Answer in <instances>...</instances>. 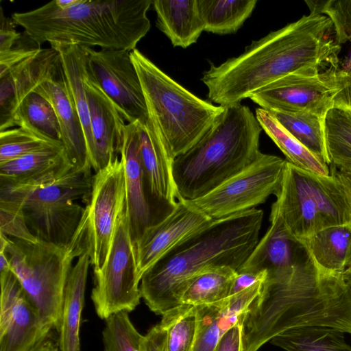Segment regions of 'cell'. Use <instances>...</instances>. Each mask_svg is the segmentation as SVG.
<instances>
[{
    "label": "cell",
    "mask_w": 351,
    "mask_h": 351,
    "mask_svg": "<svg viewBox=\"0 0 351 351\" xmlns=\"http://www.w3.org/2000/svg\"><path fill=\"white\" fill-rule=\"evenodd\" d=\"M262 130L249 107L241 104L224 107L208 132L173 159L178 199L199 198L252 164L261 153Z\"/></svg>",
    "instance_id": "cell-5"
},
{
    "label": "cell",
    "mask_w": 351,
    "mask_h": 351,
    "mask_svg": "<svg viewBox=\"0 0 351 351\" xmlns=\"http://www.w3.org/2000/svg\"><path fill=\"white\" fill-rule=\"evenodd\" d=\"M135 123L139 156L149 193L156 203L175 208L178 199L172 174L173 158L165 141L150 119L145 123Z\"/></svg>",
    "instance_id": "cell-21"
},
{
    "label": "cell",
    "mask_w": 351,
    "mask_h": 351,
    "mask_svg": "<svg viewBox=\"0 0 351 351\" xmlns=\"http://www.w3.org/2000/svg\"><path fill=\"white\" fill-rule=\"evenodd\" d=\"M296 140L327 165L325 118L307 112L269 111Z\"/></svg>",
    "instance_id": "cell-30"
},
{
    "label": "cell",
    "mask_w": 351,
    "mask_h": 351,
    "mask_svg": "<svg viewBox=\"0 0 351 351\" xmlns=\"http://www.w3.org/2000/svg\"><path fill=\"white\" fill-rule=\"evenodd\" d=\"M263 219L255 208L213 220L172 248L141 279L149 308L162 316L181 306L186 287L205 269L228 266L238 272L259 241Z\"/></svg>",
    "instance_id": "cell-3"
},
{
    "label": "cell",
    "mask_w": 351,
    "mask_h": 351,
    "mask_svg": "<svg viewBox=\"0 0 351 351\" xmlns=\"http://www.w3.org/2000/svg\"><path fill=\"white\" fill-rule=\"evenodd\" d=\"M94 175L91 169H74L63 177L43 184L26 186L0 182V190L22 205L26 223L39 240L59 246L68 245L77 230L88 204Z\"/></svg>",
    "instance_id": "cell-9"
},
{
    "label": "cell",
    "mask_w": 351,
    "mask_h": 351,
    "mask_svg": "<svg viewBox=\"0 0 351 351\" xmlns=\"http://www.w3.org/2000/svg\"><path fill=\"white\" fill-rule=\"evenodd\" d=\"M243 324L239 322L227 330L213 351H243Z\"/></svg>",
    "instance_id": "cell-43"
},
{
    "label": "cell",
    "mask_w": 351,
    "mask_h": 351,
    "mask_svg": "<svg viewBox=\"0 0 351 351\" xmlns=\"http://www.w3.org/2000/svg\"><path fill=\"white\" fill-rule=\"evenodd\" d=\"M71 243L66 246L38 239L36 242L11 239L0 232V250L30 302L48 328L59 327L64 292L73 261L89 247L88 208Z\"/></svg>",
    "instance_id": "cell-6"
},
{
    "label": "cell",
    "mask_w": 351,
    "mask_h": 351,
    "mask_svg": "<svg viewBox=\"0 0 351 351\" xmlns=\"http://www.w3.org/2000/svg\"><path fill=\"white\" fill-rule=\"evenodd\" d=\"M125 204L123 162L116 158L96 172L88 204V241L90 265L100 269L106 262L117 219Z\"/></svg>",
    "instance_id": "cell-13"
},
{
    "label": "cell",
    "mask_w": 351,
    "mask_h": 351,
    "mask_svg": "<svg viewBox=\"0 0 351 351\" xmlns=\"http://www.w3.org/2000/svg\"><path fill=\"white\" fill-rule=\"evenodd\" d=\"M257 0H197L204 31L217 34L235 33L250 16Z\"/></svg>",
    "instance_id": "cell-31"
},
{
    "label": "cell",
    "mask_w": 351,
    "mask_h": 351,
    "mask_svg": "<svg viewBox=\"0 0 351 351\" xmlns=\"http://www.w3.org/2000/svg\"><path fill=\"white\" fill-rule=\"evenodd\" d=\"M91 292L97 315L102 319L132 311L141 298L134 245L125 204L117 219L111 245L104 265L94 269Z\"/></svg>",
    "instance_id": "cell-10"
},
{
    "label": "cell",
    "mask_w": 351,
    "mask_h": 351,
    "mask_svg": "<svg viewBox=\"0 0 351 351\" xmlns=\"http://www.w3.org/2000/svg\"><path fill=\"white\" fill-rule=\"evenodd\" d=\"M343 88L334 99L333 108L351 112V65L340 69Z\"/></svg>",
    "instance_id": "cell-44"
},
{
    "label": "cell",
    "mask_w": 351,
    "mask_h": 351,
    "mask_svg": "<svg viewBox=\"0 0 351 351\" xmlns=\"http://www.w3.org/2000/svg\"><path fill=\"white\" fill-rule=\"evenodd\" d=\"M310 13L327 16L331 21L339 45L351 41V1H306Z\"/></svg>",
    "instance_id": "cell-39"
},
{
    "label": "cell",
    "mask_w": 351,
    "mask_h": 351,
    "mask_svg": "<svg viewBox=\"0 0 351 351\" xmlns=\"http://www.w3.org/2000/svg\"><path fill=\"white\" fill-rule=\"evenodd\" d=\"M152 0L55 1L12 18L39 45L45 42L132 51L149 32Z\"/></svg>",
    "instance_id": "cell-4"
},
{
    "label": "cell",
    "mask_w": 351,
    "mask_h": 351,
    "mask_svg": "<svg viewBox=\"0 0 351 351\" xmlns=\"http://www.w3.org/2000/svg\"><path fill=\"white\" fill-rule=\"evenodd\" d=\"M213 220L186 201L178 200L173 210L147 228L134 246L139 281L143 274L172 248Z\"/></svg>",
    "instance_id": "cell-18"
},
{
    "label": "cell",
    "mask_w": 351,
    "mask_h": 351,
    "mask_svg": "<svg viewBox=\"0 0 351 351\" xmlns=\"http://www.w3.org/2000/svg\"><path fill=\"white\" fill-rule=\"evenodd\" d=\"M152 5L157 27L174 47H189L204 31L197 0H154Z\"/></svg>",
    "instance_id": "cell-26"
},
{
    "label": "cell",
    "mask_w": 351,
    "mask_h": 351,
    "mask_svg": "<svg viewBox=\"0 0 351 351\" xmlns=\"http://www.w3.org/2000/svg\"><path fill=\"white\" fill-rule=\"evenodd\" d=\"M325 134L330 165L351 174V120L345 111L332 108L328 112Z\"/></svg>",
    "instance_id": "cell-34"
},
{
    "label": "cell",
    "mask_w": 351,
    "mask_h": 351,
    "mask_svg": "<svg viewBox=\"0 0 351 351\" xmlns=\"http://www.w3.org/2000/svg\"><path fill=\"white\" fill-rule=\"evenodd\" d=\"M39 46L25 31L10 50L0 53V74L36 53Z\"/></svg>",
    "instance_id": "cell-40"
},
{
    "label": "cell",
    "mask_w": 351,
    "mask_h": 351,
    "mask_svg": "<svg viewBox=\"0 0 351 351\" xmlns=\"http://www.w3.org/2000/svg\"><path fill=\"white\" fill-rule=\"evenodd\" d=\"M330 171V176H322L287 161L280 191L271 210L298 241L324 228L351 223L344 186Z\"/></svg>",
    "instance_id": "cell-8"
},
{
    "label": "cell",
    "mask_w": 351,
    "mask_h": 351,
    "mask_svg": "<svg viewBox=\"0 0 351 351\" xmlns=\"http://www.w3.org/2000/svg\"><path fill=\"white\" fill-rule=\"evenodd\" d=\"M0 351H32L49 338L51 328L10 271L0 275Z\"/></svg>",
    "instance_id": "cell-15"
},
{
    "label": "cell",
    "mask_w": 351,
    "mask_h": 351,
    "mask_svg": "<svg viewBox=\"0 0 351 351\" xmlns=\"http://www.w3.org/2000/svg\"><path fill=\"white\" fill-rule=\"evenodd\" d=\"M60 60L56 49L41 48L0 74V132L15 126L14 115L19 104L49 76Z\"/></svg>",
    "instance_id": "cell-20"
},
{
    "label": "cell",
    "mask_w": 351,
    "mask_h": 351,
    "mask_svg": "<svg viewBox=\"0 0 351 351\" xmlns=\"http://www.w3.org/2000/svg\"><path fill=\"white\" fill-rule=\"evenodd\" d=\"M286 163L278 156L261 152L242 171L206 195L186 202L214 220L255 208L271 195L278 196Z\"/></svg>",
    "instance_id": "cell-11"
},
{
    "label": "cell",
    "mask_w": 351,
    "mask_h": 351,
    "mask_svg": "<svg viewBox=\"0 0 351 351\" xmlns=\"http://www.w3.org/2000/svg\"><path fill=\"white\" fill-rule=\"evenodd\" d=\"M350 65H351V56H350L349 60H348L346 66H345L344 67L348 66H350Z\"/></svg>",
    "instance_id": "cell-50"
},
{
    "label": "cell",
    "mask_w": 351,
    "mask_h": 351,
    "mask_svg": "<svg viewBox=\"0 0 351 351\" xmlns=\"http://www.w3.org/2000/svg\"><path fill=\"white\" fill-rule=\"evenodd\" d=\"M343 85L339 66L302 70L272 82L250 99L267 111L307 112L325 118Z\"/></svg>",
    "instance_id": "cell-12"
},
{
    "label": "cell",
    "mask_w": 351,
    "mask_h": 351,
    "mask_svg": "<svg viewBox=\"0 0 351 351\" xmlns=\"http://www.w3.org/2000/svg\"><path fill=\"white\" fill-rule=\"evenodd\" d=\"M270 342L286 351H351V346L339 330L319 326L287 330Z\"/></svg>",
    "instance_id": "cell-29"
},
{
    "label": "cell",
    "mask_w": 351,
    "mask_h": 351,
    "mask_svg": "<svg viewBox=\"0 0 351 351\" xmlns=\"http://www.w3.org/2000/svg\"><path fill=\"white\" fill-rule=\"evenodd\" d=\"M264 282H258L221 301L195 306L198 324L193 351H213L227 330L238 322H244Z\"/></svg>",
    "instance_id": "cell-23"
},
{
    "label": "cell",
    "mask_w": 351,
    "mask_h": 351,
    "mask_svg": "<svg viewBox=\"0 0 351 351\" xmlns=\"http://www.w3.org/2000/svg\"><path fill=\"white\" fill-rule=\"evenodd\" d=\"M267 278V272L265 271L254 272H239L234 280L230 295L239 293L256 283L265 281Z\"/></svg>",
    "instance_id": "cell-45"
},
{
    "label": "cell",
    "mask_w": 351,
    "mask_h": 351,
    "mask_svg": "<svg viewBox=\"0 0 351 351\" xmlns=\"http://www.w3.org/2000/svg\"><path fill=\"white\" fill-rule=\"evenodd\" d=\"M89 265L88 247L77 258L66 280L58 329L60 351H80V326Z\"/></svg>",
    "instance_id": "cell-25"
},
{
    "label": "cell",
    "mask_w": 351,
    "mask_h": 351,
    "mask_svg": "<svg viewBox=\"0 0 351 351\" xmlns=\"http://www.w3.org/2000/svg\"><path fill=\"white\" fill-rule=\"evenodd\" d=\"M237 271L228 266L210 267L194 277L184 290L182 304L197 306L221 301L230 295Z\"/></svg>",
    "instance_id": "cell-32"
},
{
    "label": "cell",
    "mask_w": 351,
    "mask_h": 351,
    "mask_svg": "<svg viewBox=\"0 0 351 351\" xmlns=\"http://www.w3.org/2000/svg\"><path fill=\"white\" fill-rule=\"evenodd\" d=\"M340 51L330 19L310 13L252 41L237 57L217 66L210 62L201 80L210 101L230 106L289 73L337 66Z\"/></svg>",
    "instance_id": "cell-1"
},
{
    "label": "cell",
    "mask_w": 351,
    "mask_h": 351,
    "mask_svg": "<svg viewBox=\"0 0 351 351\" xmlns=\"http://www.w3.org/2000/svg\"><path fill=\"white\" fill-rule=\"evenodd\" d=\"M161 322L167 328L168 351H193L198 324L195 306L182 304L162 315Z\"/></svg>",
    "instance_id": "cell-35"
},
{
    "label": "cell",
    "mask_w": 351,
    "mask_h": 351,
    "mask_svg": "<svg viewBox=\"0 0 351 351\" xmlns=\"http://www.w3.org/2000/svg\"><path fill=\"white\" fill-rule=\"evenodd\" d=\"M105 321L102 331L104 351H139L142 335L132 323L128 312L115 313Z\"/></svg>",
    "instance_id": "cell-37"
},
{
    "label": "cell",
    "mask_w": 351,
    "mask_h": 351,
    "mask_svg": "<svg viewBox=\"0 0 351 351\" xmlns=\"http://www.w3.org/2000/svg\"><path fill=\"white\" fill-rule=\"evenodd\" d=\"M343 276L350 291H351V264L343 272Z\"/></svg>",
    "instance_id": "cell-49"
},
{
    "label": "cell",
    "mask_w": 351,
    "mask_h": 351,
    "mask_svg": "<svg viewBox=\"0 0 351 351\" xmlns=\"http://www.w3.org/2000/svg\"><path fill=\"white\" fill-rule=\"evenodd\" d=\"M330 169L335 173L337 177L343 185L351 207V174L340 171L337 170L336 167L332 165H330Z\"/></svg>",
    "instance_id": "cell-46"
},
{
    "label": "cell",
    "mask_w": 351,
    "mask_h": 351,
    "mask_svg": "<svg viewBox=\"0 0 351 351\" xmlns=\"http://www.w3.org/2000/svg\"><path fill=\"white\" fill-rule=\"evenodd\" d=\"M52 105L57 115L66 154L75 168L91 169L82 125L61 58L49 76L34 90Z\"/></svg>",
    "instance_id": "cell-19"
},
{
    "label": "cell",
    "mask_w": 351,
    "mask_h": 351,
    "mask_svg": "<svg viewBox=\"0 0 351 351\" xmlns=\"http://www.w3.org/2000/svg\"><path fill=\"white\" fill-rule=\"evenodd\" d=\"M14 125L62 143L60 123L52 105L35 91L28 94L19 104L14 115Z\"/></svg>",
    "instance_id": "cell-33"
},
{
    "label": "cell",
    "mask_w": 351,
    "mask_h": 351,
    "mask_svg": "<svg viewBox=\"0 0 351 351\" xmlns=\"http://www.w3.org/2000/svg\"><path fill=\"white\" fill-rule=\"evenodd\" d=\"M86 49L92 74L105 93L121 110L128 123H145L148 119L147 108L130 51Z\"/></svg>",
    "instance_id": "cell-14"
},
{
    "label": "cell",
    "mask_w": 351,
    "mask_h": 351,
    "mask_svg": "<svg viewBox=\"0 0 351 351\" xmlns=\"http://www.w3.org/2000/svg\"><path fill=\"white\" fill-rule=\"evenodd\" d=\"M256 117L262 129L295 167L322 176H330L328 165L291 135L267 110L257 108Z\"/></svg>",
    "instance_id": "cell-28"
},
{
    "label": "cell",
    "mask_w": 351,
    "mask_h": 351,
    "mask_svg": "<svg viewBox=\"0 0 351 351\" xmlns=\"http://www.w3.org/2000/svg\"><path fill=\"white\" fill-rule=\"evenodd\" d=\"M74 169L64 146H54L0 163V182L43 184L63 177Z\"/></svg>",
    "instance_id": "cell-24"
},
{
    "label": "cell",
    "mask_w": 351,
    "mask_h": 351,
    "mask_svg": "<svg viewBox=\"0 0 351 351\" xmlns=\"http://www.w3.org/2000/svg\"><path fill=\"white\" fill-rule=\"evenodd\" d=\"M351 120V112L345 111Z\"/></svg>",
    "instance_id": "cell-51"
},
{
    "label": "cell",
    "mask_w": 351,
    "mask_h": 351,
    "mask_svg": "<svg viewBox=\"0 0 351 351\" xmlns=\"http://www.w3.org/2000/svg\"><path fill=\"white\" fill-rule=\"evenodd\" d=\"M138 350L139 351H168L166 325L160 321L158 324L152 327L145 335H142Z\"/></svg>",
    "instance_id": "cell-41"
},
{
    "label": "cell",
    "mask_w": 351,
    "mask_h": 351,
    "mask_svg": "<svg viewBox=\"0 0 351 351\" xmlns=\"http://www.w3.org/2000/svg\"><path fill=\"white\" fill-rule=\"evenodd\" d=\"M299 241L322 269L343 273L351 264V223L324 228Z\"/></svg>",
    "instance_id": "cell-27"
},
{
    "label": "cell",
    "mask_w": 351,
    "mask_h": 351,
    "mask_svg": "<svg viewBox=\"0 0 351 351\" xmlns=\"http://www.w3.org/2000/svg\"><path fill=\"white\" fill-rule=\"evenodd\" d=\"M16 23L11 17L3 14L2 8H0V53H4L11 49L16 40L21 37V33L16 31Z\"/></svg>",
    "instance_id": "cell-42"
},
{
    "label": "cell",
    "mask_w": 351,
    "mask_h": 351,
    "mask_svg": "<svg viewBox=\"0 0 351 351\" xmlns=\"http://www.w3.org/2000/svg\"><path fill=\"white\" fill-rule=\"evenodd\" d=\"M84 86L92 136L88 155L91 167L97 172L120 154L127 123L121 110L99 85L90 70L88 61Z\"/></svg>",
    "instance_id": "cell-17"
},
{
    "label": "cell",
    "mask_w": 351,
    "mask_h": 351,
    "mask_svg": "<svg viewBox=\"0 0 351 351\" xmlns=\"http://www.w3.org/2000/svg\"><path fill=\"white\" fill-rule=\"evenodd\" d=\"M270 225L239 272H267V277L290 270L308 255L304 245L285 228L271 210Z\"/></svg>",
    "instance_id": "cell-22"
},
{
    "label": "cell",
    "mask_w": 351,
    "mask_h": 351,
    "mask_svg": "<svg viewBox=\"0 0 351 351\" xmlns=\"http://www.w3.org/2000/svg\"><path fill=\"white\" fill-rule=\"evenodd\" d=\"M311 326L351 335V291L343 273L320 268L308 253L264 282L243 324V351H257L287 330Z\"/></svg>",
    "instance_id": "cell-2"
},
{
    "label": "cell",
    "mask_w": 351,
    "mask_h": 351,
    "mask_svg": "<svg viewBox=\"0 0 351 351\" xmlns=\"http://www.w3.org/2000/svg\"><path fill=\"white\" fill-rule=\"evenodd\" d=\"M120 155L124 167L130 231L134 246L147 228L162 221L175 208L156 203L149 193L139 156L136 123L126 125Z\"/></svg>",
    "instance_id": "cell-16"
},
{
    "label": "cell",
    "mask_w": 351,
    "mask_h": 351,
    "mask_svg": "<svg viewBox=\"0 0 351 351\" xmlns=\"http://www.w3.org/2000/svg\"><path fill=\"white\" fill-rule=\"evenodd\" d=\"M12 271L10 260L6 253L0 250V275Z\"/></svg>",
    "instance_id": "cell-47"
},
{
    "label": "cell",
    "mask_w": 351,
    "mask_h": 351,
    "mask_svg": "<svg viewBox=\"0 0 351 351\" xmlns=\"http://www.w3.org/2000/svg\"><path fill=\"white\" fill-rule=\"evenodd\" d=\"M143 91L148 118L160 130L174 159L194 146L224 110L174 81L137 49L130 51Z\"/></svg>",
    "instance_id": "cell-7"
},
{
    "label": "cell",
    "mask_w": 351,
    "mask_h": 351,
    "mask_svg": "<svg viewBox=\"0 0 351 351\" xmlns=\"http://www.w3.org/2000/svg\"><path fill=\"white\" fill-rule=\"evenodd\" d=\"M59 145L63 144L25 128L8 129L0 132V163Z\"/></svg>",
    "instance_id": "cell-36"
},
{
    "label": "cell",
    "mask_w": 351,
    "mask_h": 351,
    "mask_svg": "<svg viewBox=\"0 0 351 351\" xmlns=\"http://www.w3.org/2000/svg\"><path fill=\"white\" fill-rule=\"evenodd\" d=\"M0 232L11 239L38 241L26 223L21 202L3 192H0Z\"/></svg>",
    "instance_id": "cell-38"
},
{
    "label": "cell",
    "mask_w": 351,
    "mask_h": 351,
    "mask_svg": "<svg viewBox=\"0 0 351 351\" xmlns=\"http://www.w3.org/2000/svg\"><path fill=\"white\" fill-rule=\"evenodd\" d=\"M32 351H60L58 347L48 338Z\"/></svg>",
    "instance_id": "cell-48"
}]
</instances>
